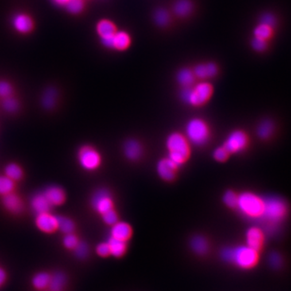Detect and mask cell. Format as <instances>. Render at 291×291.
Returning a JSON list of instances; mask_svg holds the SVG:
<instances>
[{
	"instance_id": "6da1fadb",
	"label": "cell",
	"mask_w": 291,
	"mask_h": 291,
	"mask_svg": "<svg viewBox=\"0 0 291 291\" xmlns=\"http://www.w3.org/2000/svg\"><path fill=\"white\" fill-rule=\"evenodd\" d=\"M221 257L227 262L233 263L242 269L254 266L258 260L257 251L249 246L226 248L221 252Z\"/></svg>"
},
{
	"instance_id": "7a4b0ae2",
	"label": "cell",
	"mask_w": 291,
	"mask_h": 291,
	"mask_svg": "<svg viewBox=\"0 0 291 291\" xmlns=\"http://www.w3.org/2000/svg\"><path fill=\"white\" fill-rule=\"evenodd\" d=\"M264 208L261 218L269 222V226L267 227L268 233L272 234L274 230V225L285 218L287 212V206L285 202L277 197H269L263 199Z\"/></svg>"
},
{
	"instance_id": "3957f363",
	"label": "cell",
	"mask_w": 291,
	"mask_h": 291,
	"mask_svg": "<svg viewBox=\"0 0 291 291\" xmlns=\"http://www.w3.org/2000/svg\"><path fill=\"white\" fill-rule=\"evenodd\" d=\"M168 158L176 165H181L189 156V144L184 136L179 133H171L167 139Z\"/></svg>"
},
{
	"instance_id": "277c9868",
	"label": "cell",
	"mask_w": 291,
	"mask_h": 291,
	"mask_svg": "<svg viewBox=\"0 0 291 291\" xmlns=\"http://www.w3.org/2000/svg\"><path fill=\"white\" fill-rule=\"evenodd\" d=\"M236 207L248 218H259L262 215L264 202L256 194L243 192L238 196Z\"/></svg>"
},
{
	"instance_id": "5b68a950",
	"label": "cell",
	"mask_w": 291,
	"mask_h": 291,
	"mask_svg": "<svg viewBox=\"0 0 291 291\" xmlns=\"http://www.w3.org/2000/svg\"><path fill=\"white\" fill-rule=\"evenodd\" d=\"M212 91V86L210 83H200L193 87H184L180 95L186 103L193 106H200L210 99Z\"/></svg>"
},
{
	"instance_id": "8992f818",
	"label": "cell",
	"mask_w": 291,
	"mask_h": 291,
	"mask_svg": "<svg viewBox=\"0 0 291 291\" xmlns=\"http://www.w3.org/2000/svg\"><path fill=\"white\" fill-rule=\"evenodd\" d=\"M210 129L203 120L194 118L188 121L186 126V138L191 143L202 146L208 141Z\"/></svg>"
},
{
	"instance_id": "52a82bcc",
	"label": "cell",
	"mask_w": 291,
	"mask_h": 291,
	"mask_svg": "<svg viewBox=\"0 0 291 291\" xmlns=\"http://www.w3.org/2000/svg\"><path fill=\"white\" fill-rule=\"evenodd\" d=\"M78 159L81 167L87 171H94L96 169L101 162V156L98 152L88 146L81 148Z\"/></svg>"
},
{
	"instance_id": "ba28073f",
	"label": "cell",
	"mask_w": 291,
	"mask_h": 291,
	"mask_svg": "<svg viewBox=\"0 0 291 291\" xmlns=\"http://www.w3.org/2000/svg\"><path fill=\"white\" fill-rule=\"evenodd\" d=\"M91 204L97 212L101 214L113 210V199L109 191L106 189L97 190L93 195Z\"/></svg>"
},
{
	"instance_id": "9c48e42d",
	"label": "cell",
	"mask_w": 291,
	"mask_h": 291,
	"mask_svg": "<svg viewBox=\"0 0 291 291\" xmlns=\"http://www.w3.org/2000/svg\"><path fill=\"white\" fill-rule=\"evenodd\" d=\"M248 144V137L246 134L240 130L232 132L225 141L224 147L229 153H237L246 148Z\"/></svg>"
},
{
	"instance_id": "30bf717a",
	"label": "cell",
	"mask_w": 291,
	"mask_h": 291,
	"mask_svg": "<svg viewBox=\"0 0 291 291\" xmlns=\"http://www.w3.org/2000/svg\"><path fill=\"white\" fill-rule=\"evenodd\" d=\"M177 168L178 166L174 162L170 160L169 158H167L158 163L157 172L163 180L172 181L176 176Z\"/></svg>"
},
{
	"instance_id": "8fae6325",
	"label": "cell",
	"mask_w": 291,
	"mask_h": 291,
	"mask_svg": "<svg viewBox=\"0 0 291 291\" xmlns=\"http://www.w3.org/2000/svg\"><path fill=\"white\" fill-rule=\"evenodd\" d=\"M36 224L43 232H54L58 229V217L48 214V212L37 214Z\"/></svg>"
},
{
	"instance_id": "7c38bea8",
	"label": "cell",
	"mask_w": 291,
	"mask_h": 291,
	"mask_svg": "<svg viewBox=\"0 0 291 291\" xmlns=\"http://www.w3.org/2000/svg\"><path fill=\"white\" fill-rule=\"evenodd\" d=\"M263 233L257 227H251L246 233L247 246L258 252L263 243Z\"/></svg>"
},
{
	"instance_id": "4fadbf2b",
	"label": "cell",
	"mask_w": 291,
	"mask_h": 291,
	"mask_svg": "<svg viewBox=\"0 0 291 291\" xmlns=\"http://www.w3.org/2000/svg\"><path fill=\"white\" fill-rule=\"evenodd\" d=\"M124 153L129 160L135 161L141 158L142 155V148L139 141L129 139L124 145Z\"/></svg>"
},
{
	"instance_id": "5bb4252c",
	"label": "cell",
	"mask_w": 291,
	"mask_h": 291,
	"mask_svg": "<svg viewBox=\"0 0 291 291\" xmlns=\"http://www.w3.org/2000/svg\"><path fill=\"white\" fill-rule=\"evenodd\" d=\"M131 227L126 222H117L111 229V236L120 240L125 241L131 236Z\"/></svg>"
},
{
	"instance_id": "9a60e30c",
	"label": "cell",
	"mask_w": 291,
	"mask_h": 291,
	"mask_svg": "<svg viewBox=\"0 0 291 291\" xmlns=\"http://www.w3.org/2000/svg\"><path fill=\"white\" fill-rule=\"evenodd\" d=\"M194 75L199 79H208L215 76L218 73V67L213 63L199 64L194 68Z\"/></svg>"
},
{
	"instance_id": "2e32d148",
	"label": "cell",
	"mask_w": 291,
	"mask_h": 291,
	"mask_svg": "<svg viewBox=\"0 0 291 291\" xmlns=\"http://www.w3.org/2000/svg\"><path fill=\"white\" fill-rule=\"evenodd\" d=\"M31 205H32V210H34L37 214L48 213L52 206L46 197L44 196V193L35 195L32 198Z\"/></svg>"
},
{
	"instance_id": "e0dca14e",
	"label": "cell",
	"mask_w": 291,
	"mask_h": 291,
	"mask_svg": "<svg viewBox=\"0 0 291 291\" xmlns=\"http://www.w3.org/2000/svg\"><path fill=\"white\" fill-rule=\"evenodd\" d=\"M12 24L15 29L21 33L30 32L33 25L30 17L24 14H18L15 16L12 20Z\"/></svg>"
},
{
	"instance_id": "ac0fdd59",
	"label": "cell",
	"mask_w": 291,
	"mask_h": 291,
	"mask_svg": "<svg viewBox=\"0 0 291 291\" xmlns=\"http://www.w3.org/2000/svg\"><path fill=\"white\" fill-rule=\"evenodd\" d=\"M44 195L52 206H59L65 201L64 191L57 186L48 187L44 191Z\"/></svg>"
},
{
	"instance_id": "d6986e66",
	"label": "cell",
	"mask_w": 291,
	"mask_h": 291,
	"mask_svg": "<svg viewBox=\"0 0 291 291\" xmlns=\"http://www.w3.org/2000/svg\"><path fill=\"white\" fill-rule=\"evenodd\" d=\"M4 205L7 210L12 213H19L23 208L22 202L16 194L10 193L4 195Z\"/></svg>"
},
{
	"instance_id": "ffe728a7",
	"label": "cell",
	"mask_w": 291,
	"mask_h": 291,
	"mask_svg": "<svg viewBox=\"0 0 291 291\" xmlns=\"http://www.w3.org/2000/svg\"><path fill=\"white\" fill-rule=\"evenodd\" d=\"M97 32L101 39L111 37L117 32L116 27L111 21L108 20H101L97 24Z\"/></svg>"
},
{
	"instance_id": "44dd1931",
	"label": "cell",
	"mask_w": 291,
	"mask_h": 291,
	"mask_svg": "<svg viewBox=\"0 0 291 291\" xmlns=\"http://www.w3.org/2000/svg\"><path fill=\"white\" fill-rule=\"evenodd\" d=\"M130 43V38L125 32H116L113 37V48L118 51H124Z\"/></svg>"
},
{
	"instance_id": "7402d4cb",
	"label": "cell",
	"mask_w": 291,
	"mask_h": 291,
	"mask_svg": "<svg viewBox=\"0 0 291 291\" xmlns=\"http://www.w3.org/2000/svg\"><path fill=\"white\" fill-rule=\"evenodd\" d=\"M108 244L110 249V254L113 255V257H120L125 253L126 249L125 241L120 240L111 236L108 241Z\"/></svg>"
},
{
	"instance_id": "603a6c76",
	"label": "cell",
	"mask_w": 291,
	"mask_h": 291,
	"mask_svg": "<svg viewBox=\"0 0 291 291\" xmlns=\"http://www.w3.org/2000/svg\"><path fill=\"white\" fill-rule=\"evenodd\" d=\"M173 10L180 17L188 16L192 11V3L189 0H177L174 4Z\"/></svg>"
},
{
	"instance_id": "cb8c5ba5",
	"label": "cell",
	"mask_w": 291,
	"mask_h": 291,
	"mask_svg": "<svg viewBox=\"0 0 291 291\" xmlns=\"http://www.w3.org/2000/svg\"><path fill=\"white\" fill-rule=\"evenodd\" d=\"M195 80V75L193 71L189 69H181L177 74L178 83L181 85L182 87H188L192 86Z\"/></svg>"
},
{
	"instance_id": "d4e9b609",
	"label": "cell",
	"mask_w": 291,
	"mask_h": 291,
	"mask_svg": "<svg viewBox=\"0 0 291 291\" xmlns=\"http://www.w3.org/2000/svg\"><path fill=\"white\" fill-rule=\"evenodd\" d=\"M191 248L198 254L203 255L208 251V242L204 237L197 235L191 240Z\"/></svg>"
},
{
	"instance_id": "484cf974",
	"label": "cell",
	"mask_w": 291,
	"mask_h": 291,
	"mask_svg": "<svg viewBox=\"0 0 291 291\" xmlns=\"http://www.w3.org/2000/svg\"><path fill=\"white\" fill-rule=\"evenodd\" d=\"M273 129H274V125L273 122L270 120H265V121H261V124L259 125L257 133H258L259 137L262 139H267L273 134Z\"/></svg>"
},
{
	"instance_id": "4316f807",
	"label": "cell",
	"mask_w": 291,
	"mask_h": 291,
	"mask_svg": "<svg viewBox=\"0 0 291 291\" xmlns=\"http://www.w3.org/2000/svg\"><path fill=\"white\" fill-rule=\"evenodd\" d=\"M66 284V277L62 273H56L51 277L50 288L52 291H62Z\"/></svg>"
},
{
	"instance_id": "83f0119b",
	"label": "cell",
	"mask_w": 291,
	"mask_h": 291,
	"mask_svg": "<svg viewBox=\"0 0 291 291\" xmlns=\"http://www.w3.org/2000/svg\"><path fill=\"white\" fill-rule=\"evenodd\" d=\"M273 32V27L269 26L266 24H260L254 29V36L257 38L267 40L272 36Z\"/></svg>"
},
{
	"instance_id": "f1b7e54d",
	"label": "cell",
	"mask_w": 291,
	"mask_h": 291,
	"mask_svg": "<svg viewBox=\"0 0 291 291\" xmlns=\"http://www.w3.org/2000/svg\"><path fill=\"white\" fill-rule=\"evenodd\" d=\"M50 281H51V276L45 273H37L32 279L33 285L36 287V289H44L48 286Z\"/></svg>"
},
{
	"instance_id": "f546056e",
	"label": "cell",
	"mask_w": 291,
	"mask_h": 291,
	"mask_svg": "<svg viewBox=\"0 0 291 291\" xmlns=\"http://www.w3.org/2000/svg\"><path fill=\"white\" fill-rule=\"evenodd\" d=\"M5 173L12 180H19L23 176L22 170L15 164H8L5 168Z\"/></svg>"
},
{
	"instance_id": "4dcf8cb0",
	"label": "cell",
	"mask_w": 291,
	"mask_h": 291,
	"mask_svg": "<svg viewBox=\"0 0 291 291\" xmlns=\"http://www.w3.org/2000/svg\"><path fill=\"white\" fill-rule=\"evenodd\" d=\"M58 228L65 234H71L75 229V225L69 218L58 217Z\"/></svg>"
},
{
	"instance_id": "1f68e13d",
	"label": "cell",
	"mask_w": 291,
	"mask_h": 291,
	"mask_svg": "<svg viewBox=\"0 0 291 291\" xmlns=\"http://www.w3.org/2000/svg\"><path fill=\"white\" fill-rule=\"evenodd\" d=\"M14 180L7 176H0V194L7 195L12 192L14 188Z\"/></svg>"
},
{
	"instance_id": "d6a6232c",
	"label": "cell",
	"mask_w": 291,
	"mask_h": 291,
	"mask_svg": "<svg viewBox=\"0 0 291 291\" xmlns=\"http://www.w3.org/2000/svg\"><path fill=\"white\" fill-rule=\"evenodd\" d=\"M56 91L55 89L50 88L46 90L44 92V96H43L42 104L44 108L50 109L54 107L55 105V101H56Z\"/></svg>"
},
{
	"instance_id": "836d02e7",
	"label": "cell",
	"mask_w": 291,
	"mask_h": 291,
	"mask_svg": "<svg viewBox=\"0 0 291 291\" xmlns=\"http://www.w3.org/2000/svg\"><path fill=\"white\" fill-rule=\"evenodd\" d=\"M65 5L69 12L72 14H78L83 11L84 3L83 0H70Z\"/></svg>"
},
{
	"instance_id": "e575fe53",
	"label": "cell",
	"mask_w": 291,
	"mask_h": 291,
	"mask_svg": "<svg viewBox=\"0 0 291 291\" xmlns=\"http://www.w3.org/2000/svg\"><path fill=\"white\" fill-rule=\"evenodd\" d=\"M170 16L168 12L164 9H158L155 13V20L160 26H165L169 22Z\"/></svg>"
},
{
	"instance_id": "d590c367",
	"label": "cell",
	"mask_w": 291,
	"mask_h": 291,
	"mask_svg": "<svg viewBox=\"0 0 291 291\" xmlns=\"http://www.w3.org/2000/svg\"><path fill=\"white\" fill-rule=\"evenodd\" d=\"M223 202L226 206H229L230 208H235L237 206V202H238V196L235 192L233 191H227L225 192L223 196Z\"/></svg>"
},
{
	"instance_id": "8d00e7d4",
	"label": "cell",
	"mask_w": 291,
	"mask_h": 291,
	"mask_svg": "<svg viewBox=\"0 0 291 291\" xmlns=\"http://www.w3.org/2000/svg\"><path fill=\"white\" fill-rule=\"evenodd\" d=\"M18 103L17 101L14 99V98H12V97L8 96L6 97L4 99V102H3V107L4 109L8 112H15L18 109Z\"/></svg>"
},
{
	"instance_id": "74e56055",
	"label": "cell",
	"mask_w": 291,
	"mask_h": 291,
	"mask_svg": "<svg viewBox=\"0 0 291 291\" xmlns=\"http://www.w3.org/2000/svg\"><path fill=\"white\" fill-rule=\"evenodd\" d=\"M75 255L79 258L83 259L88 255V247L83 242H79L75 248Z\"/></svg>"
},
{
	"instance_id": "f35d334b",
	"label": "cell",
	"mask_w": 291,
	"mask_h": 291,
	"mask_svg": "<svg viewBox=\"0 0 291 291\" xmlns=\"http://www.w3.org/2000/svg\"><path fill=\"white\" fill-rule=\"evenodd\" d=\"M269 264L274 269H279L282 265V258L277 253H271L269 257Z\"/></svg>"
},
{
	"instance_id": "ab89813d",
	"label": "cell",
	"mask_w": 291,
	"mask_h": 291,
	"mask_svg": "<svg viewBox=\"0 0 291 291\" xmlns=\"http://www.w3.org/2000/svg\"><path fill=\"white\" fill-rule=\"evenodd\" d=\"M252 46L257 52H263L267 48V40L255 37L252 40Z\"/></svg>"
},
{
	"instance_id": "60d3db41",
	"label": "cell",
	"mask_w": 291,
	"mask_h": 291,
	"mask_svg": "<svg viewBox=\"0 0 291 291\" xmlns=\"http://www.w3.org/2000/svg\"><path fill=\"white\" fill-rule=\"evenodd\" d=\"M102 215H103L104 222L106 224L113 226V224H115L116 222H117V215L113 210H109V211L105 212Z\"/></svg>"
},
{
	"instance_id": "b9f144b4",
	"label": "cell",
	"mask_w": 291,
	"mask_h": 291,
	"mask_svg": "<svg viewBox=\"0 0 291 291\" xmlns=\"http://www.w3.org/2000/svg\"><path fill=\"white\" fill-rule=\"evenodd\" d=\"M63 243H64V245L67 247V249H75L76 245H78L79 240H78V238H77L75 234L71 233V234H67V235L65 236Z\"/></svg>"
},
{
	"instance_id": "7bdbcfd3",
	"label": "cell",
	"mask_w": 291,
	"mask_h": 291,
	"mask_svg": "<svg viewBox=\"0 0 291 291\" xmlns=\"http://www.w3.org/2000/svg\"><path fill=\"white\" fill-rule=\"evenodd\" d=\"M229 152L226 151L224 147L217 148L214 152V157L215 160L219 162H223L228 157Z\"/></svg>"
},
{
	"instance_id": "ee69618b",
	"label": "cell",
	"mask_w": 291,
	"mask_h": 291,
	"mask_svg": "<svg viewBox=\"0 0 291 291\" xmlns=\"http://www.w3.org/2000/svg\"><path fill=\"white\" fill-rule=\"evenodd\" d=\"M12 92V86L7 82H0V96L6 97L10 96Z\"/></svg>"
},
{
	"instance_id": "f6af8a7d",
	"label": "cell",
	"mask_w": 291,
	"mask_h": 291,
	"mask_svg": "<svg viewBox=\"0 0 291 291\" xmlns=\"http://www.w3.org/2000/svg\"><path fill=\"white\" fill-rule=\"evenodd\" d=\"M96 252L101 257H107L110 254L109 244L107 243H101L96 248Z\"/></svg>"
},
{
	"instance_id": "bcb514c9",
	"label": "cell",
	"mask_w": 291,
	"mask_h": 291,
	"mask_svg": "<svg viewBox=\"0 0 291 291\" xmlns=\"http://www.w3.org/2000/svg\"><path fill=\"white\" fill-rule=\"evenodd\" d=\"M261 24H266V25H269V26L273 27V28L275 24H276V19H275L273 15L266 13V14H264L261 16Z\"/></svg>"
},
{
	"instance_id": "7dc6e473",
	"label": "cell",
	"mask_w": 291,
	"mask_h": 291,
	"mask_svg": "<svg viewBox=\"0 0 291 291\" xmlns=\"http://www.w3.org/2000/svg\"><path fill=\"white\" fill-rule=\"evenodd\" d=\"M5 280H6V273L2 269H0V285H2Z\"/></svg>"
},
{
	"instance_id": "c3c4849f",
	"label": "cell",
	"mask_w": 291,
	"mask_h": 291,
	"mask_svg": "<svg viewBox=\"0 0 291 291\" xmlns=\"http://www.w3.org/2000/svg\"><path fill=\"white\" fill-rule=\"evenodd\" d=\"M55 3L58 4H61V5H64V4H67L70 0H54Z\"/></svg>"
}]
</instances>
